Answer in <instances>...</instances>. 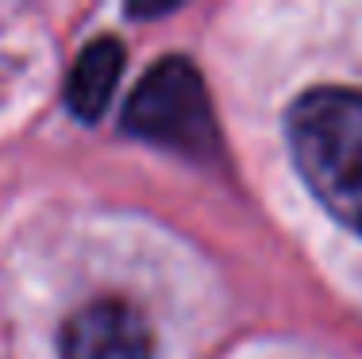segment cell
I'll use <instances>...</instances> for the list:
<instances>
[{
	"instance_id": "cell-1",
	"label": "cell",
	"mask_w": 362,
	"mask_h": 359,
	"mask_svg": "<svg viewBox=\"0 0 362 359\" xmlns=\"http://www.w3.org/2000/svg\"><path fill=\"white\" fill-rule=\"evenodd\" d=\"M286 139L313 198L362 236V93L308 89L286 116Z\"/></svg>"
},
{
	"instance_id": "cell-2",
	"label": "cell",
	"mask_w": 362,
	"mask_h": 359,
	"mask_svg": "<svg viewBox=\"0 0 362 359\" xmlns=\"http://www.w3.org/2000/svg\"><path fill=\"white\" fill-rule=\"evenodd\" d=\"M124 132L146 143L209 159L216 151V116L204 78L189 58H162L124 105Z\"/></svg>"
},
{
	"instance_id": "cell-3",
	"label": "cell",
	"mask_w": 362,
	"mask_h": 359,
	"mask_svg": "<svg viewBox=\"0 0 362 359\" xmlns=\"http://www.w3.org/2000/svg\"><path fill=\"white\" fill-rule=\"evenodd\" d=\"M58 355L62 359H154L151 324L139 309L116 297L77 309L62 324L58 336Z\"/></svg>"
},
{
	"instance_id": "cell-4",
	"label": "cell",
	"mask_w": 362,
	"mask_h": 359,
	"mask_svg": "<svg viewBox=\"0 0 362 359\" xmlns=\"http://www.w3.org/2000/svg\"><path fill=\"white\" fill-rule=\"evenodd\" d=\"M124 74V42L119 39H97L81 50L77 66L70 70V81H66V105L77 120L93 124V120L105 116V108L112 105V93H116V81Z\"/></svg>"
}]
</instances>
